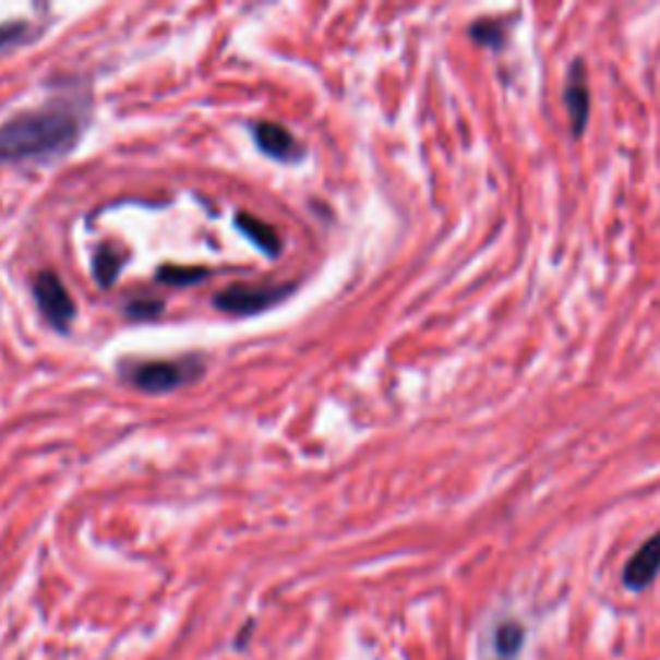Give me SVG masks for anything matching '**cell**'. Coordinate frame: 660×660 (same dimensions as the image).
I'll return each instance as SVG.
<instances>
[{"instance_id": "cell-1", "label": "cell", "mask_w": 660, "mask_h": 660, "mask_svg": "<svg viewBox=\"0 0 660 660\" xmlns=\"http://www.w3.org/2000/svg\"><path fill=\"white\" fill-rule=\"evenodd\" d=\"M85 122L88 111L75 98H57L13 113L0 122V166L65 158L83 137Z\"/></svg>"}, {"instance_id": "cell-2", "label": "cell", "mask_w": 660, "mask_h": 660, "mask_svg": "<svg viewBox=\"0 0 660 660\" xmlns=\"http://www.w3.org/2000/svg\"><path fill=\"white\" fill-rule=\"evenodd\" d=\"M204 361L199 357L181 359H153V361H127L122 377L147 395H163L170 389L187 387L202 377Z\"/></svg>"}, {"instance_id": "cell-3", "label": "cell", "mask_w": 660, "mask_h": 660, "mask_svg": "<svg viewBox=\"0 0 660 660\" xmlns=\"http://www.w3.org/2000/svg\"><path fill=\"white\" fill-rule=\"evenodd\" d=\"M295 292V284H259V287H248V284H232L225 292L215 297V308L227 315H259L274 304L287 300Z\"/></svg>"}, {"instance_id": "cell-4", "label": "cell", "mask_w": 660, "mask_h": 660, "mask_svg": "<svg viewBox=\"0 0 660 660\" xmlns=\"http://www.w3.org/2000/svg\"><path fill=\"white\" fill-rule=\"evenodd\" d=\"M563 104L567 122H571L573 140H580L586 134L588 119H591V88H588V70L584 57H576L567 68L563 85Z\"/></svg>"}, {"instance_id": "cell-5", "label": "cell", "mask_w": 660, "mask_h": 660, "mask_svg": "<svg viewBox=\"0 0 660 660\" xmlns=\"http://www.w3.org/2000/svg\"><path fill=\"white\" fill-rule=\"evenodd\" d=\"M34 297H37L41 315H45L57 331L65 333L70 323L75 321V302L60 276L55 272H41L37 279H34Z\"/></svg>"}, {"instance_id": "cell-6", "label": "cell", "mask_w": 660, "mask_h": 660, "mask_svg": "<svg viewBox=\"0 0 660 660\" xmlns=\"http://www.w3.org/2000/svg\"><path fill=\"white\" fill-rule=\"evenodd\" d=\"M660 576V529L650 539H645L640 550H635V555L624 563L622 571V584L629 591H645L656 584Z\"/></svg>"}, {"instance_id": "cell-7", "label": "cell", "mask_w": 660, "mask_h": 660, "mask_svg": "<svg viewBox=\"0 0 660 660\" xmlns=\"http://www.w3.org/2000/svg\"><path fill=\"white\" fill-rule=\"evenodd\" d=\"M251 134H253L255 145H259V151L274 160L300 163V158L304 155L300 142H297L295 134L289 132L284 124L255 122V124H251Z\"/></svg>"}, {"instance_id": "cell-8", "label": "cell", "mask_w": 660, "mask_h": 660, "mask_svg": "<svg viewBox=\"0 0 660 660\" xmlns=\"http://www.w3.org/2000/svg\"><path fill=\"white\" fill-rule=\"evenodd\" d=\"M467 37L472 39V45L503 52L508 45V24L503 19H478L467 26Z\"/></svg>"}, {"instance_id": "cell-9", "label": "cell", "mask_w": 660, "mask_h": 660, "mask_svg": "<svg viewBox=\"0 0 660 660\" xmlns=\"http://www.w3.org/2000/svg\"><path fill=\"white\" fill-rule=\"evenodd\" d=\"M236 225H238V230L243 232L245 238H251L253 243L259 245L264 253H268V255H279L281 253L279 232H276L272 225H266L264 219L240 212V215L236 217Z\"/></svg>"}, {"instance_id": "cell-10", "label": "cell", "mask_w": 660, "mask_h": 660, "mask_svg": "<svg viewBox=\"0 0 660 660\" xmlns=\"http://www.w3.org/2000/svg\"><path fill=\"white\" fill-rule=\"evenodd\" d=\"M524 637H527V633H524V627L516 620H503L499 627H495L493 633V645H495V652L503 658H514L519 656L521 645H524Z\"/></svg>"}, {"instance_id": "cell-11", "label": "cell", "mask_w": 660, "mask_h": 660, "mask_svg": "<svg viewBox=\"0 0 660 660\" xmlns=\"http://www.w3.org/2000/svg\"><path fill=\"white\" fill-rule=\"evenodd\" d=\"M122 261L124 255L113 251L111 245H101L96 251V259H94V274L96 279L101 287H111L113 281L119 279V272H122Z\"/></svg>"}, {"instance_id": "cell-12", "label": "cell", "mask_w": 660, "mask_h": 660, "mask_svg": "<svg viewBox=\"0 0 660 660\" xmlns=\"http://www.w3.org/2000/svg\"><path fill=\"white\" fill-rule=\"evenodd\" d=\"M209 276V268H202V266H166L160 268L158 274V281L163 284H173V287H187V284H196V281H204Z\"/></svg>"}, {"instance_id": "cell-13", "label": "cell", "mask_w": 660, "mask_h": 660, "mask_svg": "<svg viewBox=\"0 0 660 660\" xmlns=\"http://www.w3.org/2000/svg\"><path fill=\"white\" fill-rule=\"evenodd\" d=\"M32 37L34 32L28 21H9V24H0V52H3V49L26 45Z\"/></svg>"}, {"instance_id": "cell-14", "label": "cell", "mask_w": 660, "mask_h": 660, "mask_svg": "<svg viewBox=\"0 0 660 660\" xmlns=\"http://www.w3.org/2000/svg\"><path fill=\"white\" fill-rule=\"evenodd\" d=\"M160 312H163V300H155V297L127 302V315L134 317V321H147V317L160 315Z\"/></svg>"}]
</instances>
